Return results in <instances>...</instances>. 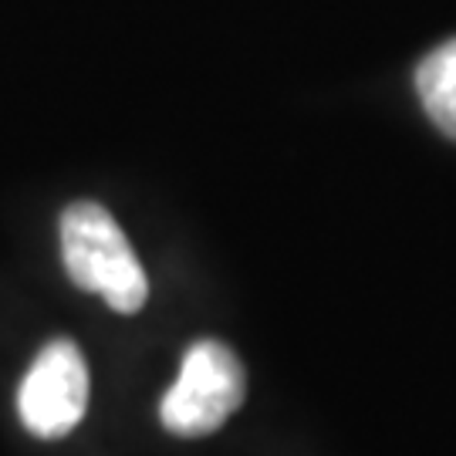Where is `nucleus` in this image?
I'll return each mask as SVG.
<instances>
[{
    "instance_id": "nucleus-1",
    "label": "nucleus",
    "mask_w": 456,
    "mask_h": 456,
    "mask_svg": "<svg viewBox=\"0 0 456 456\" xmlns=\"http://www.w3.org/2000/svg\"><path fill=\"white\" fill-rule=\"evenodd\" d=\"M61 257L68 277L82 291L105 297V305L118 314H135L146 305V271L105 207L71 203L61 213Z\"/></svg>"
},
{
    "instance_id": "nucleus-2",
    "label": "nucleus",
    "mask_w": 456,
    "mask_h": 456,
    "mask_svg": "<svg viewBox=\"0 0 456 456\" xmlns=\"http://www.w3.org/2000/svg\"><path fill=\"white\" fill-rule=\"evenodd\" d=\"M244 365L220 342H196L183 359L180 379L163 395L159 419L173 436H207L244 403Z\"/></svg>"
},
{
    "instance_id": "nucleus-3",
    "label": "nucleus",
    "mask_w": 456,
    "mask_h": 456,
    "mask_svg": "<svg viewBox=\"0 0 456 456\" xmlns=\"http://www.w3.org/2000/svg\"><path fill=\"white\" fill-rule=\"evenodd\" d=\"M88 409V365L75 342L45 345L17 392V412L41 440L65 436Z\"/></svg>"
},
{
    "instance_id": "nucleus-4",
    "label": "nucleus",
    "mask_w": 456,
    "mask_h": 456,
    "mask_svg": "<svg viewBox=\"0 0 456 456\" xmlns=\"http://www.w3.org/2000/svg\"><path fill=\"white\" fill-rule=\"evenodd\" d=\"M416 92L433 126L456 142V37L426 54L416 68Z\"/></svg>"
}]
</instances>
